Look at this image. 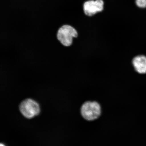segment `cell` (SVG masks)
<instances>
[{"label":"cell","mask_w":146,"mask_h":146,"mask_svg":"<svg viewBox=\"0 0 146 146\" xmlns=\"http://www.w3.org/2000/svg\"><path fill=\"white\" fill-rule=\"evenodd\" d=\"M80 112L84 119L87 121H94L102 116V105L97 101H86L82 104Z\"/></svg>","instance_id":"6da1fadb"},{"label":"cell","mask_w":146,"mask_h":146,"mask_svg":"<svg viewBox=\"0 0 146 146\" xmlns=\"http://www.w3.org/2000/svg\"><path fill=\"white\" fill-rule=\"evenodd\" d=\"M19 109L22 115L28 119L37 116L40 112L39 104L31 98L25 99L21 102L19 105Z\"/></svg>","instance_id":"7a4b0ae2"},{"label":"cell","mask_w":146,"mask_h":146,"mask_svg":"<svg viewBox=\"0 0 146 146\" xmlns=\"http://www.w3.org/2000/svg\"><path fill=\"white\" fill-rule=\"evenodd\" d=\"M78 36L77 31L73 27L68 25L61 27L58 31L56 37L60 44L65 47H69L72 44L73 38Z\"/></svg>","instance_id":"3957f363"},{"label":"cell","mask_w":146,"mask_h":146,"mask_svg":"<svg viewBox=\"0 0 146 146\" xmlns=\"http://www.w3.org/2000/svg\"><path fill=\"white\" fill-rule=\"evenodd\" d=\"M104 5L102 0H89L84 4V11L86 16H91L103 10Z\"/></svg>","instance_id":"277c9868"},{"label":"cell","mask_w":146,"mask_h":146,"mask_svg":"<svg viewBox=\"0 0 146 146\" xmlns=\"http://www.w3.org/2000/svg\"><path fill=\"white\" fill-rule=\"evenodd\" d=\"M131 63L134 70L141 75L146 74V55L138 54L133 57Z\"/></svg>","instance_id":"5b68a950"},{"label":"cell","mask_w":146,"mask_h":146,"mask_svg":"<svg viewBox=\"0 0 146 146\" xmlns=\"http://www.w3.org/2000/svg\"><path fill=\"white\" fill-rule=\"evenodd\" d=\"M136 3L140 8H146V0H136Z\"/></svg>","instance_id":"8992f818"},{"label":"cell","mask_w":146,"mask_h":146,"mask_svg":"<svg viewBox=\"0 0 146 146\" xmlns=\"http://www.w3.org/2000/svg\"><path fill=\"white\" fill-rule=\"evenodd\" d=\"M0 146H5V145H3V144L1 143V145H0Z\"/></svg>","instance_id":"52a82bcc"}]
</instances>
